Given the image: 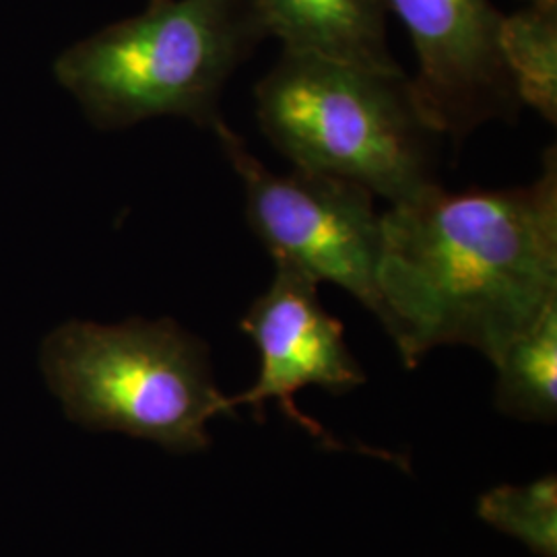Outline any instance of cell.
<instances>
[{
    "label": "cell",
    "instance_id": "cell-1",
    "mask_svg": "<svg viewBox=\"0 0 557 557\" xmlns=\"http://www.w3.org/2000/svg\"><path fill=\"white\" fill-rule=\"evenodd\" d=\"M384 331L400 361L460 345L496 363L557 299V153L515 188L444 186L382 213Z\"/></svg>",
    "mask_w": 557,
    "mask_h": 557
},
{
    "label": "cell",
    "instance_id": "cell-2",
    "mask_svg": "<svg viewBox=\"0 0 557 557\" xmlns=\"http://www.w3.org/2000/svg\"><path fill=\"white\" fill-rule=\"evenodd\" d=\"M262 135L294 168L349 180L388 207L442 188L440 137L405 73L281 52L255 87Z\"/></svg>",
    "mask_w": 557,
    "mask_h": 557
},
{
    "label": "cell",
    "instance_id": "cell-3",
    "mask_svg": "<svg viewBox=\"0 0 557 557\" xmlns=\"http://www.w3.org/2000/svg\"><path fill=\"white\" fill-rule=\"evenodd\" d=\"M267 32L252 0H149L69 46L54 77L100 131L176 116L213 131L227 81Z\"/></svg>",
    "mask_w": 557,
    "mask_h": 557
},
{
    "label": "cell",
    "instance_id": "cell-4",
    "mask_svg": "<svg viewBox=\"0 0 557 557\" xmlns=\"http://www.w3.org/2000/svg\"><path fill=\"white\" fill-rule=\"evenodd\" d=\"M40 366L73 423L172 453L205 450L209 421L234 416L207 343L176 320H69L44 338Z\"/></svg>",
    "mask_w": 557,
    "mask_h": 557
},
{
    "label": "cell",
    "instance_id": "cell-5",
    "mask_svg": "<svg viewBox=\"0 0 557 557\" xmlns=\"http://www.w3.org/2000/svg\"><path fill=\"white\" fill-rule=\"evenodd\" d=\"M213 133L242 180L248 227L275 264L319 285L335 283L382 324V213L376 211V197L349 180L299 168L275 174L250 153L225 120Z\"/></svg>",
    "mask_w": 557,
    "mask_h": 557
},
{
    "label": "cell",
    "instance_id": "cell-6",
    "mask_svg": "<svg viewBox=\"0 0 557 557\" xmlns=\"http://www.w3.org/2000/svg\"><path fill=\"white\" fill-rule=\"evenodd\" d=\"M418 57L413 98L440 137L462 143L479 126L522 110L499 50L502 13L490 0H382Z\"/></svg>",
    "mask_w": 557,
    "mask_h": 557
},
{
    "label": "cell",
    "instance_id": "cell-7",
    "mask_svg": "<svg viewBox=\"0 0 557 557\" xmlns=\"http://www.w3.org/2000/svg\"><path fill=\"white\" fill-rule=\"evenodd\" d=\"M239 329L257 345L260 370L250 388L227 397L230 407L234 411L252 407L259 413L267 400H277L281 413L322 446L351 450L296 403V395L308 386H319L331 395H347L368 380L347 347L343 322L324 310L319 283L275 264L273 281L250 304Z\"/></svg>",
    "mask_w": 557,
    "mask_h": 557
},
{
    "label": "cell",
    "instance_id": "cell-8",
    "mask_svg": "<svg viewBox=\"0 0 557 557\" xmlns=\"http://www.w3.org/2000/svg\"><path fill=\"white\" fill-rule=\"evenodd\" d=\"M267 38L285 52L388 75L405 73L388 48L382 0H252Z\"/></svg>",
    "mask_w": 557,
    "mask_h": 557
},
{
    "label": "cell",
    "instance_id": "cell-9",
    "mask_svg": "<svg viewBox=\"0 0 557 557\" xmlns=\"http://www.w3.org/2000/svg\"><path fill=\"white\" fill-rule=\"evenodd\" d=\"M496 409L504 416L556 425L557 421V299L518 335L494 363Z\"/></svg>",
    "mask_w": 557,
    "mask_h": 557
},
{
    "label": "cell",
    "instance_id": "cell-10",
    "mask_svg": "<svg viewBox=\"0 0 557 557\" xmlns=\"http://www.w3.org/2000/svg\"><path fill=\"white\" fill-rule=\"evenodd\" d=\"M499 50L522 108L557 122V0L527 2L504 15Z\"/></svg>",
    "mask_w": 557,
    "mask_h": 557
},
{
    "label": "cell",
    "instance_id": "cell-11",
    "mask_svg": "<svg viewBox=\"0 0 557 557\" xmlns=\"http://www.w3.org/2000/svg\"><path fill=\"white\" fill-rule=\"evenodd\" d=\"M478 515L537 557H557V478L527 485H498L478 499Z\"/></svg>",
    "mask_w": 557,
    "mask_h": 557
},
{
    "label": "cell",
    "instance_id": "cell-12",
    "mask_svg": "<svg viewBox=\"0 0 557 557\" xmlns=\"http://www.w3.org/2000/svg\"><path fill=\"white\" fill-rule=\"evenodd\" d=\"M524 2H549V0H524Z\"/></svg>",
    "mask_w": 557,
    "mask_h": 557
}]
</instances>
